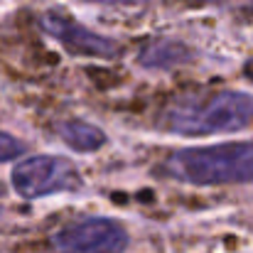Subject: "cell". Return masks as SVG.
Returning a JSON list of instances; mask_svg holds the SVG:
<instances>
[{"instance_id":"obj_1","label":"cell","mask_w":253,"mask_h":253,"mask_svg":"<svg viewBox=\"0 0 253 253\" xmlns=\"http://www.w3.org/2000/svg\"><path fill=\"white\" fill-rule=\"evenodd\" d=\"M253 123V93L214 91L204 96H184L163 113L160 126L174 135H221L236 133Z\"/></svg>"},{"instance_id":"obj_2","label":"cell","mask_w":253,"mask_h":253,"mask_svg":"<svg viewBox=\"0 0 253 253\" xmlns=\"http://www.w3.org/2000/svg\"><path fill=\"white\" fill-rule=\"evenodd\" d=\"M165 172L187 184H246L253 182V140L184 148L169 155Z\"/></svg>"},{"instance_id":"obj_3","label":"cell","mask_w":253,"mask_h":253,"mask_svg":"<svg viewBox=\"0 0 253 253\" xmlns=\"http://www.w3.org/2000/svg\"><path fill=\"white\" fill-rule=\"evenodd\" d=\"M82 187L77 168L59 155H32L12 169V189L22 199H40L57 192H74Z\"/></svg>"},{"instance_id":"obj_4","label":"cell","mask_w":253,"mask_h":253,"mask_svg":"<svg viewBox=\"0 0 253 253\" xmlns=\"http://www.w3.org/2000/svg\"><path fill=\"white\" fill-rule=\"evenodd\" d=\"M52 244L59 253H126L128 231L108 216H86L62 226Z\"/></svg>"},{"instance_id":"obj_5","label":"cell","mask_w":253,"mask_h":253,"mask_svg":"<svg viewBox=\"0 0 253 253\" xmlns=\"http://www.w3.org/2000/svg\"><path fill=\"white\" fill-rule=\"evenodd\" d=\"M40 27L52 40H57L69 54H77V57L111 59L121 52V47L113 37H106V35L88 30L64 12H44L40 17Z\"/></svg>"},{"instance_id":"obj_6","label":"cell","mask_w":253,"mask_h":253,"mask_svg":"<svg viewBox=\"0 0 253 253\" xmlns=\"http://www.w3.org/2000/svg\"><path fill=\"white\" fill-rule=\"evenodd\" d=\"M189 57H192V52L184 42H179V40H155L140 52L138 64L143 69H150V72H168V69L184 64Z\"/></svg>"},{"instance_id":"obj_7","label":"cell","mask_w":253,"mask_h":253,"mask_svg":"<svg viewBox=\"0 0 253 253\" xmlns=\"http://www.w3.org/2000/svg\"><path fill=\"white\" fill-rule=\"evenodd\" d=\"M62 140L77 153H96L106 145V133L84 121H67L59 126Z\"/></svg>"},{"instance_id":"obj_8","label":"cell","mask_w":253,"mask_h":253,"mask_svg":"<svg viewBox=\"0 0 253 253\" xmlns=\"http://www.w3.org/2000/svg\"><path fill=\"white\" fill-rule=\"evenodd\" d=\"M22 153H25V145H22L15 135H10V133H2V130H0V165H2V163H7V160L20 158Z\"/></svg>"},{"instance_id":"obj_9","label":"cell","mask_w":253,"mask_h":253,"mask_svg":"<svg viewBox=\"0 0 253 253\" xmlns=\"http://www.w3.org/2000/svg\"><path fill=\"white\" fill-rule=\"evenodd\" d=\"M84 2H93V5H113V7H135V5H143L145 0H84Z\"/></svg>"},{"instance_id":"obj_10","label":"cell","mask_w":253,"mask_h":253,"mask_svg":"<svg viewBox=\"0 0 253 253\" xmlns=\"http://www.w3.org/2000/svg\"><path fill=\"white\" fill-rule=\"evenodd\" d=\"M199 2H229V0H199Z\"/></svg>"}]
</instances>
